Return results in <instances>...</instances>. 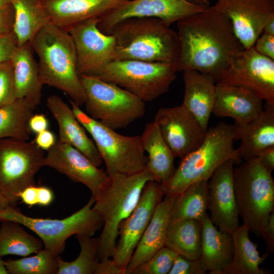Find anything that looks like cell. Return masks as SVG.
Instances as JSON below:
<instances>
[{
  "instance_id": "obj_1",
  "label": "cell",
  "mask_w": 274,
  "mask_h": 274,
  "mask_svg": "<svg viewBox=\"0 0 274 274\" xmlns=\"http://www.w3.org/2000/svg\"><path fill=\"white\" fill-rule=\"evenodd\" d=\"M177 23L178 72L195 70L218 82L232 59L244 49L230 20L215 4Z\"/></svg>"
},
{
  "instance_id": "obj_2",
  "label": "cell",
  "mask_w": 274,
  "mask_h": 274,
  "mask_svg": "<svg viewBox=\"0 0 274 274\" xmlns=\"http://www.w3.org/2000/svg\"><path fill=\"white\" fill-rule=\"evenodd\" d=\"M30 45L37 54L41 82L67 94L80 107L86 94L77 70V56L70 34L50 23L34 37Z\"/></svg>"
},
{
  "instance_id": "obj_3",
  "label": "cell",
  "mask_w": 274,
  "mask_h": 274,
  "mask_svg": "<svg viewBox=\"0 0 274 274\" xmlns=\"http://www.w3.org/2000/svg\"><path fill=\"white\" fill-rule=\"evenodd\" d=\"M150 181L155 180L146 168L130 175H110L93 197V209L103 221L102 231L98 237L100 260L113 257L120 224L134 209L145 185Z\"/></svg>"
},
{
  "instance_id": "obj_4",
  "label": "cell",
  "mask_w": 274,
  "mask_h": 274,
  "mask_svg": "<svg viewBox=\"0 0 274 274\" xmlns=\"http://www.w3.org/2000/svg\"><path fill=\"white\" fill-rule=\"evenodd\" d=\"M109 35L115 39L114 60L175 63L177 59V32L159 19H126L115 25Z\"/></svg>"
},
{
  "instance_id": "obj_5",
  "label": "cell",
  "mask_w": 274,
  "mask_h": 274,
  "mask_svg": "<svg viewBox=\"0 0 274 274\" xmlns=\"http://www.w3.org/2000/svg\"><path fill=\"white\" fill-rule=\"evenodd\" d=\"M234 125L219 122L208 129L201 144L181 158L170 179L162 185L165 196L176 197L192 184L209 180L216 169L226 161L240 159L233 147Z\"/></svg>"
},
{
  "instance_id": "obj_6",
  "label": "cell",
  "mask_w": 274,
  "mask_h": 274,
  "mask_svg": "<svg viewBox=\"0 0 274 274\" xmlns=\"http://www.w3.org/2000/svg\"><path fill=\"white\" fill-rule=\"evenodd\" d=\"M233 176L239 216L250 231L260 236L274 209L271 173L256 157L234 167Z\"/></svg>"
},
{
  "instance_id": "obj_7",
  "label": "cell",
  "mask_w": 274,
  "mask_h": 274,
  "mask_svg": "<svg viewBox=\"0 0 274 274\" xmlns=\"http://www.w3.org/2000/svg\"><path fill=\"white\" fill-rule=\"evenodd\" d=\"M94 198L91 197L82 208L61 219L33 218L23 214L16 206L0 211V221H11L25 226L42 241L44 248L56 256L64 249L67 239L72 236H92L103 226V221L93 209Z\"/></svg>"
},
{
  "instance_id": "obj_8",
  "label": "cell",
  "mask_w": 274,
  "mask_h": 274,
  "mask_svg": "<svg viewBox=\"0 0 274 274\" xmlns=\"http://www.w3.org/2000/svg\"><path fill=\"white\" fill-rule=\"evenodd\" d=\"M70 103L76 117L91 136L108 175H130L146 168L147 157L141 136L120 134L91 118L71 99Z\"/></svg>"
},
{
  "instance_id": "obj_9",
  "label": "cell",
  "mask_w": 274,
  "mask_h": 274,
  "mask_svg": "<svg viewBox=\"0 0 274 274\" xmlns=\"http://www.w3.org/2000/svg\"><path fill=\"white\" fill-rule=\"evenodd\" d=\"M87 114L114 129L126 128L146 112L145 102L128 90L96 77L81 76Z\"/></svg>"
},
{
  "instance_id": "obj_10",
  "label": "cell",
  "mask_w": 274,
  "mask_h": 274,
  "mask_svg": "<svg viewBox=\"0 0 274 274\" xmlns=\"http://www.w3.org/2000/svg\"><path fill=\"white\" fill-rule=\"evenodd\" d=\"M177 72L175 63L114 60L96 78L115 84L148 102L168 91Z\"/></svg>"
},
{
  "instance_id": "obj_11",
  "label": "cell",
  "mask_w": 274,
  "mask_h": 274,
  "mask_svg": "<svg viewBox=\"0 0 274 274\" xmlns=\"http://www.w3.org/2000/svg\"><path fill=\"white\" fill-rule=\"evenodd\" d=\"M44 150L35 141L0 140V192L16 206L19 193L35 185V177L44 166Z\"/></svg>"
},
{
  "instance_id": "obj_12",
  "label": "cell",
  "mask_w": 274,
  "mask_h": 274,
  "mask_svg": "<svg viewBox=\"0 0 274 274\" xmlns=\"http://www.w3.org/2000/svg\"><path fill=\"white\" fill-rule=\"evenodd\" d=\"M218 82L245 88L274 105V60L259 53L254 46L238 52Z\"/></svg>"
},
{
  "instance_id": "obj_13",
  "label": "cell",
  "mask_w": 274,
  "mask_h": 274,
  "mask_svg": "<svg viewBox=\"0 0 274 274\" xmlns=\"http://www.w3.org/2000/svg\"><path fill=\"white\" fill-rule=\"evenodd\" d=\"M98 20L99 18L85 20L68 31L75 44L80 76L97 77L114 60L115 37L99 30L97 27Z\"/></svg>"
},
{
  "instance_id": "obj_14",
  "label": "cell",
  "mask_w": 274,
  "mask_h": 274,
  "mask_svg": "<svg viewBox=\"0 0 274 274\" xmlns=\"http://www.w3.org/2000/svg\"><path fill=\"white\" fill-rule=\"evenodd\" d=\"M165 196L162 185L150 181L145 185L134 209L119 227V238L112 257L118 266L126 269L155 210Z\"/></svg>"
},
{
  "instance_id": "obj_15",
  "label": "cell",
  "mask_w": 274,
  "mask_h": 274,
  "mask_svg": "<svg viewBox=\"0 0 274 274\" xmlns=\"http://www.w3.org/2000/svg\"><path fill=\"white\" fill-rule=\"evenodd\" d=\"M208 7L188 0H129L99 17L97 27L104 33L109 35L117 23L133 17L156 18L170 26Z\"/></svg>"
},
{
  "instance_id": "obj_16",
  "label": "cell",
  "mask_w": 274,
  "mask_h": 274,
  "mask_svg": "<svg viewBox=\"0 0 274 274\" xmlns=\"http://www.w3.org/2000/svg\"><path fill=\"white\" fill-rule=\"evenodd\" d=\"M154 121L175 157L181 159L201 144L206 132L182 105L160 108Z\"/></svg>"
},
{
  "instance_id": "obj_17",
  "label": "cell",
  "mask_w": 274,
  "mask_h": 274,
  "mask_svg": "<svg viewBox=\"0 0 274 274\" xmlns=\"http://www.w3.org/2000/svg\"><path fill=\"white\" fill-rule=\"evenodd\" d=\"M244 48L254 46L265 25L274 19V0H217Z\"/></svg>"
},
{
  "instance_id": "obj_18",
  "label": "cell",
  "mask_w": 274,
  "mask_h": 274,
  "mask_svg": "<svg viewBox=\"0 0 274 274\" xmlns=\"http://www.w3.org/2000/svg\"><path fill=\"white\" fill-rule=\"evenodd\" d=\"M235 161L229 159L214 172L208 182V210L218 228L231 233L239 226V214L233 183Z\"/></svg>"
},
{
  "instance_id": "obj_19",
  "label": "cell",
  "mask_w": 274,
  "mask_h": 274,
  "mask_svg": "<svg viewBox=\"0 0 274 274\" xmlns=\"http://www.w3.org/2000/svg\"><path fill=\"white\" fill-rule=\"evenodd\" d=\"M44 166L52 168L76 183L86 186L93 197L109 175L81 152L57 141L45 156Z\"/></svg>"
},
{
  "instance_id": "obj_20",
  "label": "cell",
  "mask_w": 274,
  "mask_h": 274,
  "mask_svg": "<svg viewBox=\"0 0 274 274\" xmlns=\"http://www.w3.org/2000/svg\"><path fill=\"white\" fill-rule=\"evenodd\" d=\"M129 0H42L49 23L68 32L85 20L99 18Z\"/></svg>"
},
{
  "instance_id": "obj_21",
  "label": "cell",
  "mask_w": 274,
  "mask_h": 274,
  "mask_svg": "<svg viewBox=\"0 0 274 274\" xmlns=\"http://www.w3.org/2000/svg\"><path fill=\"white\" fill-rule=\"evenodd\" d=\"M46 106L58 124V141L75 148L100 166L102 160L97 148L72 108L56 95L47 98Z\"/></svg>"
},
{
  "instance_id": "obj_22",
  "label": "cell",
  "mask_w": 274,
  "mask_h": 274,
  "mask_svg": "<svg viewBox=\"0 0 274 274\" xmlns=\"http://www.w3.org/2000/svg\"><path fill=\"white\" fill-rule=\"evenodd\" d=\"M182 72L184 95L181 105L206 132L215 101L217 81L211 75L195 70Z\"/></svg>"
},
{
  "instance_id": "obj_23",
  "label": "cell",
  "mask_w": 274,
  "mask_h": 274,
  "mask_svg": "<svg viewBox=\"0 0 274 274\" xmlns=\"http://www.w3.org/2000/svg\"><path fill=\"white\" fill-rule=\"evenodd\" d=\"M263 100L251 91L221 82L216 83V96L212 113L230 117L242 125L254 119L263 110Z\"/></svg>"
},
{
  "instance_id": "obj_24",
  "label": "cell",
  "mask_w": 274,
  "mask_h": 274,
  "mask_svg": "<svg viewBox=\"0 0 274 274\" xmlns=\"http://www.w3.org/2000/svg\"><path fill=\"white\" fill-rule=\"evenodd\" d=\"M236 149L239 158H256L264 150L274 146V105L266 102L264 108L253 120L242 125L234 123Z\"/></svg>"
},
{
  "instance_id": "obj_25",
  "label": "cell",
  "mask_w": 274,
  "mask_h": 274,
  "mask_svg": "<svg viewBox=\"0 0 274 274\" xmlns=\"http://www.w3.org/2000/svg\"><path fill=\"white\" fill-rule=\"evenodd\" d=\"M175 197L164 196L157 206L126 268V274H132L140 265L148 260L165 246L170 212Z\"/></svg>"
},
{
  "instance_id": "obj_26",
  "label": "cell",
  "mask_w": 274,
  "mask_h": 274,
  "mask_svg": "<svg viewBox=\"0 0 274 274\" xmlns=\"http://www.w3.org/2000/svg\"><path fill=\"white\" fill-rule=\"evenodd\" d=\"M200 221L202 232L199 259L209 273L222 274L233 256L231 235L219 230L207 213Z\"/></svg>"
},
{
  "instance_id": "obj_27",
  "label": "cell",
  "mask_w": 274,
  "mask_h": 274,
  "mask_svg": "<svg viewBox=\"0 0 274 274\" xmlns=\"http://www.w3.org/2000/svg\"><path fill=\"white\" fill-rule=\"evenodd\" d=\"M31 51L29 43L18 46L11 61L17 98L25 99L36 107L41 102L43 84Z\"/></svg>"
},
{
  "instance_id": "obj_28",
  "label": "cell",
  "mask_w": 274,
  "mask_h": 274,
  "mask_svg": "<svg viewBox=\"0 0 274 274\" xmlns=\"http://www.w3.org/2000/svg\"><path fill=\"white\" fill-rule=\"evenodd\" d=\"M141 139L144 151L148 154L146 168L156 181L161 185L165 184L176 170L175 157L163 140L155 121L146 125Z\"/></svg>"
},
{
  "instance_id": "obj_29",
  "label": "cell",
  "mask_w": 274,
  "mask_h": 274,
  "mask_svg": "<svg viewBox=\"0 0 274 274\" xmlns=\"http://www.w3.org/2000/svg\"><path fill=\"white\" fill-rule=\"evenodd\" d=\"M249 228L243 224L231 233L233 245L231 262L222 274H265L260 265L266 257L261 256L257 246L249 237Z\"/></svg>"
},
{
  "instance_id": "obj_30",
  "label": "cell",
  "mask_w": 274,
  "mask_h": 274,
  "mask_svg": "<svg viewBox=\"0 0 274 274\" xmlns=\"http://www.w3.org/2000/svg\"><path fill=\"white\" fill-rule=\"evenodd\" d=\"M201 232L200 220L189 219L170 220L165 246L189 259H199Z\"/></svg>"
},
{
  "instance_id": "obj_31",
  "label": "cell",
  "mask_w": 274,
  "mask_h": 274,
  "mask_svg": "<svg viewBox=\"0 0 274 274\" xmlns=\"http://www.w3.org/2000/svg\"><path fill=\"white\" fill-rule=\"evenodd\" d=\"M15 12L13 31L18 46L30 43L36 34L49 23L42 0H12Z\"/></svg>"
},
{
  "instance_id": "obj_32",
  "label": "cell",
  "mask_w": 274,
  "mask_h": 274,
  "mask_svg": "<svg viewBox=\"0 0 274 274\" xmlns=\"http://www.w3.org/2000/svg\"><path fill=\"white\" fill-rule=\"evenodd\" d=\"M35 108L23 98H17L0 107V140H28L30 133L28 120Z\"/></svg>"
},
{
  "instance_id": "obj_33",
  "label": "cell",
  "mask_w": 274,
  "mask_h": 274,
  "mask_svg": "<svg viewBox=\"0 0 274 274\" xmlns=\"http://www.w3.org/2000/svg\"><path fill=\"white\" fill-rule=\"evenodd\" d=\"M208 182L207 180L196 182L175 197L170 220L189 219L200 221L207 213Z\"/></svg>"
},
{
  "instance_id": "obj_34",
  "label": "cell",
  "mask_w": 274,
  "mask_h": 274,
  "mask_svg": "<svg viewBox=\"0 0 274 274\" xmlns=\"http://www.w3.org/2000/svg\"><path fill=\"white\" fill-rule=\"evenodd\" d=\"M43 244L28 233L19 223L2 221L0 226V257L8 255L27 256L42 249Z\"/></svg>"
},
{
  "instance_id": "obj_35",
  "label": "cell",
  "mask_w": 274,
  "mask_h": 274,
  "mask_svg": "<svg viewBox=\"0 0 274 274\" xmlns=\"http://www.w3.org/2000/svg\"><path fill=\"white\" fill-rule=\"evenodd\" d=\"M76 237L80 247L78 256L71 262L65 261L59 257L57 274H95L100 261L98 238L84 235Z\"/></svg>"
},
{
  "instance_id": "obj_36",
  "label": "cell",
  "mask_w": 274,
  "mask_h": 274,
  "mask_svg": "<svg viewBox=\"0 0 274 274\" xmlns=\"http://www.w3.org/2000/svg\"><path fill=\"white\" fill-rule=\"evenodd\" d=\"M59 257L44 248L33 256L9 260L6 266L9 274H57Z\"/></svg>"
},
{
  "instance_id": "obj_37",
  "label": "cell",
  "mask_w": 274,
  "mask_h": 274,
  "mask_svg": "<svg viewBox=\"0 0 274 274\" xmlns=\"http://www.w3.org/2000/svg\"><path fill=\"white\" fill-rule=\"evenodd\" d=\"M178 254L164 246L138 266L132 274H168Z\"/></svg>"
},
{
  "instance_id": "obj_38",
  "label": "cell",
  "mask_w": 274,
  "mask_h": 274,
  "mask_svg": "<svg viewBox=\"0 0 274 274\" xmlns=\"http://www.w3.org/2000/svg\"><path fill=\"white\" fill-rule=\"evenodd\" d=\"M17 99L11 60L0 64V107Z\"/></svg>"
},
{
  "instance_id": "obj_39",
  "label": "cell",
  "mask_w": 274,
  "mask_h": 274,
  "mask_svg": "<svg viewBox=\"0 0 274 274\" xmlns=\"http://www.w3.org/2000/svg\"><path fill=\"white\" fill-rule=\"evenodd\" d=\"M207 272L199 259H191L178 254L168 274H204Z\"/></svg>"
},
{
  "instance_id": "obj_40",
  "label": "cell",
  "mask_w": 274,
  "mask_h": 274,
  "mask_svg": "<svg viewBox=\"0 0 274 274\" xmlns=\"http://www.w3.org/2000/svg\"><path fill=\"white\" fill-rule=\"evenodd\" d=\"M18 47L17 39L13 31L0 36V64L11 60Z\"/></svg>"
},
{
  "instance_id": "obj_41",
  "label": "cell",
  "mask_w": 274,
  "mask_h": 274,
  "mask_svg": "<svg viewBox=\"0 0 274 274\" xmlns=\"http://www.w3.org/2000/svg\"><path fill=\"white\" fill-rule=\"evenodd\" d=\"M254 47L260 54L274 60V36L262 33L256 40Z\"/></svg>"
},
{
  "instance_id": "obj_42",
  "label": "cell",
  "mask_w": 274,
  "mask_h": 274,
  "mask_svg": "<svg viewBox=\"0 0 274 274\" xmlns=\"http://www.w3.org/2000/svg\"><path fill=\"white\" fill-rule=\"evenodd\" d=\"M15 12L12 4L0 6V36L13 31Z\"/></svg>"
},
{
  "instance_id": "obj_43",
  "label": "cell",
  "mask_w": 274,
  "mask_h": 274,
  "mask_svg": "<svg viewBox=\"0 0 274 274\" xmlns=\"http://www.w3.org/2000/svg\"><path fill=\"white\" fill-rule=\"evenodd\" d=\"M260 236L262 237L267 247L266 257L273 252L274 250V211L272 212L267 222L262 228Z\"/></svg>"
},
{
  "instance_id": "obj_44",
  "label": "cell",
  "mask_w": 274,
  "mask_h": 274,
  "mask_svg": "<svg viewBox=\"0 0 274 274\" xmlns=\"http://www.w3.org/2000/svg\"><path fill=\"white\" fill-rule=\"evenodd\" d=\"M111 258L101 259L95 274H126V269L118 266Z\"/></svg>"
},
{
  "instance_id": "obj_45",
  "label": "cell",
  "mask_w": 274,
  "mask_h": 274,
  "mask_svg": "<svg viewBox=\"0 0 274 274\" xmlns=\"http://www.w3.org/2000/svg\"><path fill=\"white\" fill-rule=\"evenodd\" d=\"M37 145L43 150H49L56 143L54 134L46 129L37 134L34 140Z\"/></svg>"
},
{
  "instance_id": "obj_46",
  "label": "cell",
  "mask_w": 274,
  "mask_h": 274,
  "mask_svg": "<svg viewBox=\"0 0 274 274\" xmlns=\"http://www.w3.org/2000/svg\"><path fill=\"white\" fill-rule=\"evenodd\" d=\"M48 125L46 117L42 114H32L28 123L30 131L36 134L48 129Z\"/></svg>"
},
{
  "instance_id": "obj_47",
  "label": "cell",
  "mask_w": 274,
  "mask_h": 274,
  "mask_svg": "<svg viewBox=\"0 0 274 274\" xmlns=\"http://www.w3.org/2000/svg\"><path fill=\"white\" fill-rule=\"evenodd\" d=\"M260 163L269 172L274 169V146L260 152L256 157Z\"/></svg>"
},
{
  "instance_id": "obj_48",
  "label": "cell",
  "mask_w": 274,
  "mask_h": 274,
  "mask_svg": "<svg viewBox=\"0 0 274 274\" xmlns=\"http://www.w3.org/2000/svg\"><path fill=\"white\" fill-rule=\"evenodd\" d=\"M37 204L48 206L54 199V194L52 190L46 186H37Z\"/></svg>"
},
{
  "instance_id": "obj_49",
  "label": "cell",
  "mask_w": 274,
  "mask_h": 274,
  "mask_svg": "<svg viewBox=\"0 0 274 274\" xmlns=\"http://www.w3.org/2000/svg\"><path fill=\"white\" fill-rule=\"evenodd\" d=\"M19 199L29 207L37 204V186L35 185L25 188L19 193Z\"/></svg>"
},
{
  "instance_id": "obj_50",
  "label": "cell",
  "mask_w": 274,
  "mask_h": 274,
  "mask_svg": "<svg viewBox=\"0 0 274 274\" xmlns=\"http://www.w3.org/2000/svg\"><path fill=\"white\" fill-rule=\"evenodd\" d=\"M262 33L274 36V19L270 20L265 25Z\"/></svg>"
},
{
  "instance_id": "obj_51",
  "label": "cell",
  "mask_w": 274,
  "mask_h": 274,
  "mask_svg": "<svg viewBox=\"0 0 274 274\" xmlns=\"http://www.w3.org/2000/svg\"><path fill=\"white\" fill-rule=\"evenodd\" d=\"M11 205L9 201L0 192V211L3 210Z\"/></svg>"
},
{
  "instance_id": "obj_52",
  "label": "cell",
  "mask_w": 274,
  "mask_h": 274,
  "mask_svg": "<svg viewBox=\"0 0 274 274\" xmlns=\"http://www.w3.org/2000/svg\"><path fill=\"white\" fill-rule=\"evenodd\" d=\"M0 274H8L6 266V261L2 259V257H0Z\"/></svg>"
},
{
  "instance_id": "obj_53",
  "label": "cell",
  "mask_w": 274,
  "mask_h": 274,
  "mask_svg": "<svg viewBox=\"0 0 274 274\" xmlns=\"http://www.w3.org/2000/svg\"><path fill=\"white\" fill-rule=\"evenodd\" d=\"M188 1H189L190 2L192 3H194L197 5L203 6L206 7L209 6L210 3L208 0H188Z\"/></svg>"
},
{
  "instance_id": "obj_54",
  "label": "cell",
  "mask_w": 274,
  "mask_h": 274,
  "mask_svg": "<svg viewBox=\"0 0 274 274\" xmlns=\"http://www.w3.org/2000/svg\"><path fill=\"white\" fill-rule=\"evenodd\" d=\"M12 0H0V6H5L11 4Z\"/></svg>"
}]
</instances>
